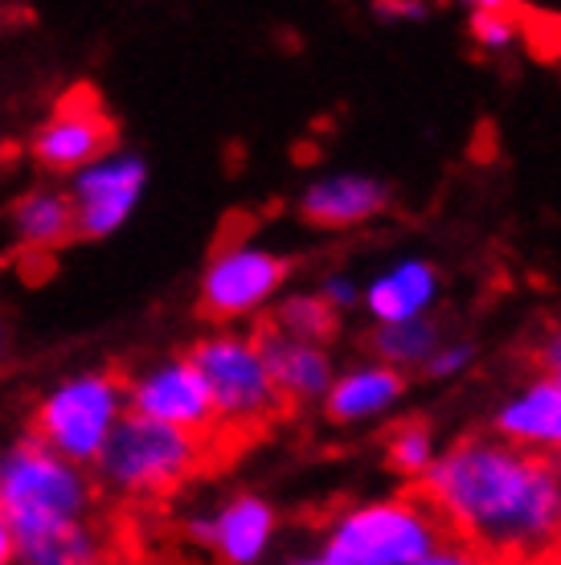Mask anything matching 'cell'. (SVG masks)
I'll return each mask as SVG.
<instances>
[{
  "label": "cell",
  "instance_id": "obj_6",
  "mask_svg": "<svg viewBox=\"0 0 561 565\" xmlns=\"http://www.w3.org/2000/svg\"><path fill=\"white\" fill-rule=\"evenodd\" d=\"M119 394H127V382L115 373H95L57 390L29 423L33 443H42L66 463H95L119 414Z\"/></svg>",
  "mask_w": 561,
  "mask_h": 565
},
{
  "label": "cell",
  "instance_id": "obj_25",
  "mask_svg": "<svg viewBox=\"0 0 561 565\" xmlns=\"http://www.w3.org/2000/svg\"><path fill=\"white\" fill-rule=\"evenodd\" d=\"M529 365H533V377H546L561 390V324H549L537 344L529 349Z\"/></svg>",
  "mask_w": 561,
  "mask_h": 565
},
{
  "label": "cell",
  "instance_id": "obj_13",
  "mask_svg": "<svg viewBox=\"0 0 561 565\" xmlns=\"http://www.w3.org/2000/svg\"><path fill=\"white\" fill-rule=\"evenodd\" d=\"M275 533V512L258 495H234L213 521L189 524V537L218 550L225 565H251L263 557Z\"/></svg>",
  "mask_w": 561,
  "mask_h": 565
},
{
  "label": "cell",
  "instance_id": "obj_31",
  "mask_svg": "<svg viewBox=\"0 0 561 565\" xmlns=\"http://www.w3.org/2000/svg\"><path fill=\"white\" fill-rule=\"evenodd\" d=\"M4 353H9V328L0 320V361H4Z\"/></svg>",
  "mask_w": 561,
  "mask_h": 565
},
{
  "label": "cell",
  "instance_id": "obj_21",
  "mask_svg": "<svg viewBox=\"0 0 561 565\" xmlns=\"http://www.w3.org/2000/svg\"><path fill=\"white\" fill-rule=\"evenodd\" d=\"M267 320L279 328L283 337L299 340V344H316V349H328L340 332V316L316 291H308V296H287Z\"/></svg>",
  "mask_w": 561,
  "mask_h": 565
},
{
  "label": "cell",
  "instance_id": "obj_22",
  "mask_svg": "<svg viewBox=\"0 0 561 565\" xmlns=\"http://www.w3.org/2000/svg\"><path fill=\"white\" fill-rule=\"evenodd\" d=\"M435 459V430H431L426 418H402V423L390 426V435H385V463H390L393 476L419 483Z\"/></svg>",
  "mask_w": 561,
  "mask_h": 565
},
{
  "label": "cell",
  "instance_id": "obj_33",
  "mask_svg": "<svg viewBox=\"0 0 561 565\" xmlns=\"http://www.w3.org/2000/svg\"><path fill=\"white\" fill-rule=\"evenodd\" d=\"M553 459H558V463H561V438H558V451H553Z\"/></svg>",
  "mask_w": 561,
  "mask_h": 565
},
{
  "label": "cell",
  "instance_id": "obj_10",
  "mask_svg": "<svg viewBox=\"0 0 561 565\" xmlns=\"http://www.w3.org/2000/svg\"><path fill=\"white\" fill-rule=\"evenodd\" d=\"M251 340L258 344V356H263V365H267L271 382H275V390H279L283 406H287L292 414L311 406V402H324L328 385L337 382L328 349L299 344V340L283 337L267 316H258Z\"/></svg>",
  "mask_w": 561,
  "mask_h": 565
},
{
  "label": "cell",
  "instance_id": "obj_18",
  "mask_svg": "<svg viewBox=\"0 0 561 565\" xmlns=\"http://www.w3.org/2000/svg\"><path fill=\"white\" fill-rule=\"evenodd\" d=\"M443 344V324L422 316V320H406V324H373L366 337V349L373 353L378 365H390L398 373H422V365L438 353Z\"/></svg>",
  "mask_w": 561,
  "mask_h": 565
},
{
  "label": "cell",
  "instance_id": "obj_30",
  "mask_svg": "<svg viewBox=\"0 0 561 565\" xmlns=\"http://www.w3.org/2000/svg\"><path fill=\"white\" fill-rule=\"evenodd\" d=\"M295 565H340L337 557H328V553H320V557H304V562H295Z\"/></svg>",
  "mask_w": 561,
  "mask_h": 565
},
{
  "label": "cell",
  "instance_id": "obj_2",
  "mask_svg": "<svg viewBox=\"0 0 561 565\" xmlns=\"http://www.w3.org/2000/svg\"><path fill=\"white\" fill-rule=\"evenodd\" d=\"M95 463L103 483L124 495L119 504H140V509H165V500L181 492L189 480L218 476L230 467L218 443L172 430L140 414L115 418Z\"/></svg>",
  "mask_w": 561,
  "mask_h": 565
},
{
  "label": "cell",
  "instance_id": "obj_14",
  "mask_svg": "<svg viewBox=\"0 0 561 565\" xmlns=\"http://www.w3.org/2000/svg\"><path fill=\"white\" fill-rule=\"evenodd\" d=\"M488 430L496 438L512 443V447H520V451L553 459L561 438V390L553 382H546V377H533L520 394H512L496 411Z\"/></svg>",
  "mask_w": 561,
  "mask_h": 565
},
{
  "label": "cell",
  "instance_id": "obj_27",
  "mask_svg": "<svg viewBox=\"0 0 561 565\" xmlns=\"http://www.w3.org/2000/svg\"><path fill=\"white\" fill-rule=\"evenodd\" d=\"M414 565H491L488 557H479L476 550H467V545H459V541H443L438 550H431L426 557H419Z\"/></svg>",
  "mask_w": 561,
  "mask_h": 565
},
{
  "label": "cell",
  "instance_id": "obj_29",
  "mask_svg": "<svg viewBox=\"0 0 561 565\" xmlns=\"http://www.w3.org/2000/svg\"><path fill=\"white\" fill-rule=\"evenodd\" d=\"M381 13H406V17H422L426 9L422 4H381Z\"/></svg>",
  "mask_w": 561,
  "mask_h": 565
},
{
  "label": "cell",
  "instance_id": "obj_1",
  "mask_svg": "<svg viewBox=\"0 0 561 565\" xmlns=\"http://www.w3.org/2000/svg\"><path fill=\"white\" fill-rule=\"evenodd\" d=\"M410 492L491 565H541L561 545V463L491 430L455 438Z\"/></svg>",
  "mask_w": 561,
  "mask_h": 565
},
{
  "label": "cell",
  "instance_id": "obj_17",
  "mask_svg": "<svg viewBox=\"0 0 561 565\" xmlns=\"http://www.w3.org/2000/svg\"><path fill=\"white\" fill-rule=\"evenodd\" d=\"M438 291H443L438 270L422 258H406L369 282L361 291V303L373 316V324H406V320H422L435 308Z\"/></svg>",
  "mask_w": 561,
  "mask_h": 565
},
{
  "label": "cell",
  "instance_id": "obj_24",
  "mask_svg": "<svg viewBox=\"0 0 561 565\" xmlns=\"http://www.w3.org/2000/svg\"><path fill=\"white\" fill-rule=\"evenodd\" d=\"M479 349L472 344V340H443L438 344V353L422 365V377L426 382H447V377H459V373H467V369L476 365Z\"/></svg>",
  "mask_w": 561,
  "mask_h": 565
},
{
  "label": "cell",
  "instance_id": "obj_32",
  "mask_svg": "<svg viewBox=\"0 0 561 565\" xmlns=\"http://www.w3.org/2000/svg\"><path fill=\"white\" fill-rule=\"evenodd\" d=\"M541 565H561V545H558V550H553V553H549V557H546V562H541Z\"/></svg>",
  "mask_w": 561,
  "mask_h": 565
},
{
  "label": "cell",
  "instance_id": "obj_5",
  "mask_svg": "<svg viewBox=\"0 0 561 565\" xmlns=\"http://www.w3.org/2000/svg\"><path fill=\"white\" fill-rule=\"evenodd\" d=\"M86 480L66 459L45 451L42 443H17L0 459V509L13 524V533H38L54 524H71L86 509Z\"/></svg>",
  "mask_w": 561,
  "mask_h": 565
},
{
  "label": "cell",
  "instance_id": "obj_16",
  "mask_svg": "<svg viewBox=\"0 0 561 565\" xmlns=\"http://www.w3.org/2000/svg\"><path fill=\"white\" fill-rule=\"evenodd\" d=\"M410 377L398 373L390 365H361L340 373L337 382L328 385L324 394V418L332 426H352V423H369L378 414H390L402 394H406Z\"/></svg>",
  "mask_w": 561,
  "mask_h": 565
},
{
  "label": "cell",
  "instance_id": "obj_26",
  "mask_svg": "<svg viewBox=\"0 0 561 565\" xmlns=\"http://www.w3.org/2000/svg\"><path fill=\"white\" fill-rule=\"evenodd\" d=\"M316 296L337 311V316H345L349 308H357V303H361V291H357V287H352V279H345V275H328V279L320 282V291H316Z\"/></svg>",
  "mask_w": 561,
  "mask_h": 565
},
{
  "label": "cell",
  "instance_id": "obj_3",
  "mask_svg": "<svg viewBox=\"0 0 561 565\" xmlns=\"http://www.w3.org/2000/svg\"><path fill=\"white\" fill-rule=\"evenodd\" d=\"M184 361L210 390L218 430L230 443H239L242 451L271 435L283 418H292L251 337H239V332L205 337L184 353Z\"/></svg>",
  "mask_w": 561,
  "mask_h": 565
},
{
  "label": "cell",
  "instance_id": "obj_20",
  "mask_svg": "<svg viewBox=\"0 0 561 565\" xmlns=\"http://www.w3.org/2000/svg\"><path fill=\"white\" fill-rule=\"evenodd\" d=\"M17 550L25 565H98V533H91L83 521L21 533Z\"/></svg>",
  "mask_w": 561,
  "mask_h": 565
},
{
  "label": "cell",
  "instance_id": "obj_11",
  "mask_svg": "<svg viewBox=\"0 0 561 565\" xmlns=\"http://www.w3.org/2000/svg\"><path fill=\"white\" fill-rule=\"evenodd\" d=\"M160 509L115 504L98 529V565H201L184 545L165 541V524H156Z\"/></svg>",
  "mask_w": 561,
  "mask_h": 565
},
{
  "label": "cell",
  "instance_id": "obj_15",
  "mask_svg": "<svg viewBox=\"0 0 561 565\" xmlns=\"http://www.w3.org/2000/svg\"><path fill=\"white\" fill-rule=\"evenodd\" d=\"M144 189V164L140 160H119L107 169L86 172L78 189H74V217H78V238H95L107 234L124 222V213L131 210V201L140 198Z\"/></svg>",
  "mask_w": 561,
  "mask_h": 565
},
{
  "label": "cell",
  "instance_id": "obj_23",
  "mask_svg": "<svg viewBox=\"0 0 561 565\" xmlns=\"http://www.w3.org/2000/svg\"><path fill=\"white\" fill-rule=\"evenodd\" d=\"M525 13L529 9H517V4H476L472 9V21H467V33L479 50L488 54H500L508 45H517L525 38Z\"/></svg>",
  "mask_w": 561,
  "mask_h": 565
},
{
  "label": "cell",
  "instance_id": "obj_4",
  "mask_svg": "<svg viewBox=\"0 0 561 565\" xmlns=\"http://www.w3.org/2000/svg\"><path fill=\"white\" fill-rule=\"evenodd\" d=\"M447 541L431 504L414 492L369 500L340 512L328 529L324 553L340 565H414Z\"/></svg>",
  "mask_w": 561,
  "mask_h": 565
},
{
  "label": "cell",
  "instance_id": "obj_9",
  "mask_svg": "<svg viewBox=\"0 0 561 565\" xmlns=\"http://www.w3.org/2000/svg\"><path fill=\"white\" fill-rule=\"evenodd\" d=\"M115 143H119V128L98 99V90L78 83L57 99L54 115L33 136V160L45 164L50 172L83 169L103 152H112Z\"/></svg>",
  "mask_w": 561,
  "mask_h": 565
},
{
  "label": "cell",
  "instance_id": "obj_19",
  "mask_svg": "<svg viewBox=\"0 0 561 565\" xmlns=\"http://www.w3.org/2000/svg\"><path fill=\"white\" fill-rule=\"evenodd\" d=\"M17 230L25 242V255H54L62 242L78 238L74 201L66 193H33L17 205Z\"/></svg>",
  "mask_w": 561,
  "mask_h": 565
},
{
  "label": "cell",
  "instance_id": "obj_28",
  "mask_svg": "<svg viewBox=\"0 0 561 565\" xmlns=\"http://www.w3.org/2000/svg\"><path fill=\"white\" fill-rule=\"evenodd\" d=\"M13 550H17V533L13 524H9V516H4V509H0V565H9Z\"/></svg>",
  "mask_w": 561,
  "mask_h": 565
},
{
  "label": "cell",
  "instance_id": "obj_8",
  "mask_svg": "<svg viewBox=\"0 0 561 565\" xmlns=\"http://www.w3.org/2000/svg\"><path fill=\"white\" fill-rule=\"evenodd\" d=\"M127 402H131V414L140 418H152V423H165L172 430H184V435L210 438L218 443V451L225 455V463H234L242 455L239 443L218 430V418H213V402L205 382L197 377V369L184 361V353L172 361V365L156 369L152 377L144 382H127Z\"/></svg>",
  "mask_w": 561,
  "mask_h": 565
},
{
  "label": "cell",
  "instance_id": "obj_12",
  "mask_svg": "<svg viewBox=\"0 0 561 565\" xmlns=\"http://www.w3.org/2000/svg\"><path fill=\"white\" fill-rule=\"evenodd\" d=\"M390 184L366 172H340V177H324L299 198V217L316 230H352L366 226L373 217L390 210Z\"/></svg>",
  "mask_w": 561,
  "mask_h": 565
},
{
  "label": "cell",
  "instance_id": "obj_7",
  "mask_svg": "<svg viewBox=\"0 0 561 565\" xmlns=\"http://www.w3.org/2000/svg\"><path fill=\"white\" fill-rule=\"evenodd\" d=\"M292 279V258L258 250V246H230L218 250L201 279V296H197V316L225 324L251 316L267 303L271 296H279V287Z\"/></svg>",
  "mask_w": 561,
  "mask_h": 565
}]
</instances>
